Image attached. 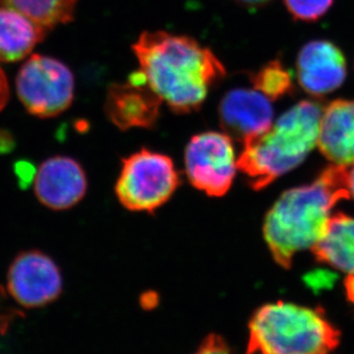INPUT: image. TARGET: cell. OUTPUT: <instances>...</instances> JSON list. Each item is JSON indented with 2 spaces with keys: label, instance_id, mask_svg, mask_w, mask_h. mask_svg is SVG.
<instances>
[{
  "label": "cell",
  "instance_id": "obj_1",
  "mask_svg": "<svg viewBox=\"0 0 354 354\" xmlns=\"http://www.w3.org/2000/svg\"><path fill=\"white\" fill-rule=\"evenodd\" d=\"M133 51L147 86L177 114L201 109L209 90L227 75L209 48L183 35L144 31Z\"/></svg>",
  "mask_w": 354,
  "mask_h": 354
},
{
  "label": "cell",
  "instance_id": "obj_2",
  "mask_svg": "<svg viewBox=\"0 0 354 354\" xmlns=\"http://www.w3.org/2000/svg\"><path fill=\"white\" fill-rule=\"evenodd\" d=\"M322 109L315 100H300L274 120L267 131L243 142L237 168L250 187L263 190L310 158L319 147Z\"/></svg>",
  "mask_w": 354,
  "mask_h": 354
},
{
  "label": "cell",
  "instance_id": "obj_3",
  "mask_svg": "<svg viewBox=\"0 0 354 354\" xmlns=\"http://www.w3.org/2000/svg\"><path fill=\"white\" fill-rule=\"evenodd\" d=\"M338 190L328 176L284 191L266 214L263 239L276 263L290 267L295 257L314 250L335 216Z\"/></svg>",
  "mask_w": 354,
  "mask_h": 354
},
{
  "label": "cell",
  "instance_id": "obj_4",
  "mask_svg": "<svg viewBox=\"0 0 354 354\" xmlns=\"http://www.w3.org/2000/svg\"><path fill=\"white\" fill-rule=\"evenodd\" d=\"M248 354H328L338 331L320 310L276 301L254 312L249 324Z\"/></svg>",
  "mask_w": 354,
  "mask_h": 354
},
{
  "label": "cell",
  "instance_id": "obj_5",
  "mask_svg": "<svg viewBox=\"0 0 354 354\" xmlns=\"http://www.w3.org/2000/svg\"><path fill=\"white\" fill-rule=\"evenodd\" d=\"M180 184L171 157L143 149L123 159L116 197L129 211L153 213L171 199Z\"/></svg>",
  "mask_w": 354,
  "mask_h": 354
},
{
  "label": "cell",
  "instance_id": "obj_6",
  "mask_svg": "<svg viewBox=\"0 0 354 354\" xmlns=\"http://www.w3.org/2000/svg\"><path fill=\"white\" fill-rule=\"evenodd\" d=\"M17 92L24 109L48 119L60 115L73 104L75 79L68 66L48 55H31L17 76Z\"/></svg>",
  "mask_w": 354,
  "mask_h": 354
},
{
  "label": "cell",
  "instance_id": "obj_7",
  "mask_svg": "<svg viewBox=\"0 0 354 354\" xmlns=\"http://www.w3.org/2000/svg\"><path fill=\"white\" fill-rule=\"evenodd\" d=\"M187 180L209 197H223L232 189L237 159L228 133L206 131L191 138L184 156Z\"/></svg>",
  "mask_w": 354,
  "mask_h": 354
},
{
  "label": "cell",
  "instance_id": "obj_8",
  "mask_svg": "<svg viewBox=\"0 0 354 354\" xmlns=\"http://www.w3.org/2000/svg\"><path fill=\"white\" fill-rule=\"evenodd\" d=\"M7 286L12 298L21 306H45L62 295V272L45 253L24 251L15 257L8 269Z\"/></svg>",
  "mask_w": 354,
  "mask_h": 354
},
{
  "label": "cell",
  "instance_id": "obj_9",
  "mask_svg": "<svg viewBox=\"0 0 354 354\" xmlns=\"http://www.w3.org/2000/svg\"><path fill=\"white\" fill-rule=\"evenodd\" d=\"M348 77V59L333 41L315 39L300 48L295 79L312 98L334 95L344 86Z\"/></svg>",
  "mask_w": 354,
  "mask_h": 354
},
{
  "label": "cell",
  "instance_id": "obj_10",
  "mask_svg": "<svg viewBox=\"0 0 354 354\" xmlns=\"http://www.w3.org/2000/svg\"><path fill=\"white\" fill-rule=\"evenodd\" d=\"M161 104L162 100L137 72L126 83L109 86L104 111L120 130L151 129L159 121Z\"/></svg>",
  "mask_w": 354,
  "mask_h": 354
},
{
  "label": "cell",
  "instance_id": "obj_11",
  "mask_svg": "<svg viewBox=\"0 0 354 354\" xmlns=\"http://www.w3.org/2000/svg\"><path fill=\"white\" fill-rule=\"evenodd\" d=\"M218 119L225 133L244 142L272 127L275 109L272 99L257 88H232L218 105Z\"/></svg>",
  "mask_w": 354,
  "mask_h": 354
},
{
  "label": "cell",
  "instance_id": "obj_12",
  "mask_svg": "<svg viewBox=\"0 0 354 354\" xmlns=\"http://www.w3.org/2000/svg\"><path fill=\"white\" fill-rule=\"evenodd\" d=\"M86 190V171L73 158H50L39 166L35 176L36 197L53 211H65L79 204Z\"/></svg>",
  "mask_w": 354,
  "mask_h": 354
},
{
  "label": "cell",
  "instance_id": "obj_13",
  "mask_svg": "<svg viewBox=\"0 0 354 354\" xmlns=\"http://www.w3.org/2000/svg\"><path fill=\"white\" fill-rule=\"evenodd\" d=\"M317 150L335 167L354 164V99H338L324 107Z\"/></svg>",
  "mask_w": 354,
  "mask_h": 354
},
{
  "label": "cell",
  "instance_id": "obj_14",
  "mask_svg": "<svg viewBox=\"0 0 354 354\" xmlns=\"http://www.w3.org/2000/svg\"><path fill=\"white\" fill-rule=\"evenodd\" d=\"M46 36V29L8 7H0V62H20Z\"/></svg>",
  "mask_w": 354,
  "mask_h": 354
},
{
  "label": "cell",
  "instance_id": "obj_15",
  "mask_svg": "<svg viewBox=\"0 0 354 354\" xmlns=\"http://www.w3.org/2000/svg\"><path fill=\"white\" fill-rule=\"evenodd\" d=\"M314 252L331 268L354 275V216L335 214Z\"/></svg>",
  "mask_w": 354,
  "mask_h": 354
},
{
  "label": "cell",
  "instance_id": "obj_16",
  "mask_svg": "<svg viewBox=\"0 0 354 354\" xmlns=\"http://www.w3.org/2000/svg\"><path fill=\"white\" fill-rule=\"evenodd\" d=\"M0 3L20 12L48 30L74 19L77 0H0Z\"/></svg>",
  "mask_w": 354,
  "mask_h": 354
},
{
  "label": "cell",
  "instance_id": "obj_17",
  "mask_svg": "<svg viewBox=\"0 0 354 354\" xmlns=\"http://www.w3.org/2000/svg\"><path fill=\"white\" fill-rule=\"evenodd\" d=\"M253 88L269 99L277 100L289 93L293 86L292 73L279 62H272L251 75Z\"/></svg>",
  "mask_w": 354,
  "mask_h": 354
},
{
  "label": "cell",
  "instance_id": "obj_18",
  "mask_svg": "<svg viewBox=\"0 0 354 354\" xmlns=\"http://www.w3.org/2000/svg\"><path fill=\"white\" fill-rule=\"evenodd\" d=\"M286 10L300 21H317L330 10L334 0H284Z\"/></svg>",
  "mask_w": 354,
  "mask_h": 354
},
{
  "label": "cell",
  "instance_id": "obj_19",
  "mask_svg": "<svg viewBox=\"0 0 354 354\" xmlns=\"http://www.w3.org/2000/svg\"><path fill=\"white\" fill-rule=\"evenodd\" d=\"M192 354H232L227 342L220 335L211 334L205 338L197 351Z\"/></svg>",
  "mask_w": 354,
  "mask_h": 354
},
{
  "label": "cell",
  "instance_id": "obj_20",
  "mask_svg": "<svg viewBox=\"0 0 354 354\" xmlns=\"http://www.w3.org/2000/svg\"><path fill=\"white\" fill-rule=\"evenodd\" d=\"M20 314H22L20 310L10 306V304L7 300L6 295L3 292V290L0 288V334L6 333L10 324L17 317H20Z\"/></svg>",
  "mask_w": 354,
  "mask_h": 354
},
{
  "label": "cell",
  "instance_id": "obj_21",
  "mask_svg": "<svg viewBox=\"0 0 354 354\" xmlns=\"http://www.w3.org/2000/svg\"><path fill=\"white\" fill-rule=\"evenodd\" d=\"M343 187H344L345 194H348L354 204V164L345 168Z\"/></svg>",
  "mask_w": 354,
  "mask_h": 354
},
{
  "label": "cell",
  "instance_id": "obj_22",
  "mask_svg": "<svg viewBox=\"0 0 354 354\" xmlns=\"http://www.w3.org/2000/svg\"><path fill=\"white\" fill-rule=\"evenodd\" d=\"M8 98H10L8 81H7L6 75H5L3 69L0 68V112L5 109Z\"/></svg>",
  "mask_w": 354,
  "mask_h": 354
},
{
  "label": "cell",
  "instance_id": "obj_23",
  "mask_svg": "<svg viewBox=\"0 0 354 354\" xmlns=\"http://www.w3.org/2000/svg\"><path fill=\"white\" fill-rule=\"evenodd\" d=\"M235 1L241 3L243 6L248 7V8H258V7L263 6L272 0H235Z\"/></svg>",
  "mask_w": 354,
  "mask_h": 354
},
{
  "label": "cell",
  "instance_id": "obj_24",
  "mask_svg": "<svg viewBox=\"0 0 354 354\" xmlns=\"http://www.w3.org/2000/svg\"><path fill=\"white\" fill-rule=\"evenodd\" d=\"M345 286H346V292H348V298L354 303V275L348 276Z\"/></svg>",
  "mask_w": 354,
  "mask_h": 354
}]
</instances>
